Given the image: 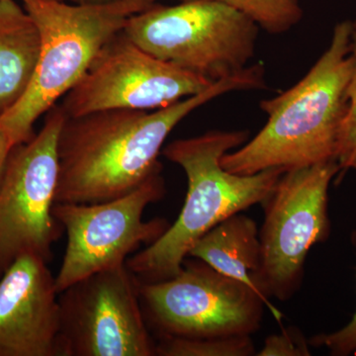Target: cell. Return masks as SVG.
Returning a JSON list of instances; mask_svg holds the SVG:
<instances>
[{
  "label": "cell",
  "mask_w": 356,
  "mask_h": 356,
  "mask_svg": "<svg viewBox=\"0 0 356 356\" xmlns=\"http://www.w3.org/2000/svg\"><path fill=\"white\" fill-rule=\"evenodd\" d=\"M264 86L261 64L172 105L110 109L67 116L58 139L56 203L105 202L130 193L161 172L159 156L173 129L194 110L232 91Z\"/></svg>",
  "instance_id": "1"
},
{
  "label": "cell",
  "mask_w": 356,
  "mask_h": 356,
  "mask_svg": "<svg viewBox=\"0 0 356 356\" xmlns=\"http://www.w3.org/2000/svg\"><path fill=\"white\" fill-rule=\"evenodd\" d=\"M351 28L353 21L337 23L330 46L305 76L280 95L262 100L266 125L222 156L225 170L250 175L337 161L353 67Z\"/></svg>",
  "instance_id": "2"
},
{
  "label": "cell",
  "mask_w": 356,
  "mask_h": 356,
  "mask_svg": "<svg viewBox=\"0 0 356 356\" xmlns=\"http://www.w3.org/2000/svg\"><path fill=\"white\" fill-rule=\"evenodd\" d=\"M248 140V131H210L163 147V156L186 175V198L175 224L126 261L138 280L156 282L177 275L201 236L227 218L268 197L285 170L271 168L241 175L221 165L225 154Z\"/></svg>",
  "instance_id": "3"
},
{
  "label": "cell",
  "mask_w": 356,
  "mask_h": 356,
  "mask_svg": "<svg viewBox=\"0 0 356 356\" xmlns=\"http://www.w3.org/2000/svg\"><path fill=\"white\" fill-rule=\"evenodd\" d=\"M22 2L38 27L41 46L24 95L0 115V125L14 146L34 137V124L39 117L76 86L104 44L123 31L129 18L149 8L156 0H115L102 4Z\"/></svg>",
  "instance_id": "4"
},
{
  "label": "cell",
  "mask_w": 356,
  "mask_h": 356,
  "mask_svg": "<svg viewBox=\"0 0 356 356\" xmlns=\"http://www.w3.org/2000/svg\"><path fill=\"white\" fill-rule=\"evenodd\" d=\"M259 27L215 0L156 2L129 18L123 32L154 57L216 83L243 72L254 57Z\"/></svg>",
  "instance_id": "5"
},
{
  "label": "cell",
  "mask_w": 356,
  "mask_h": 356,
  "mask_svg": "<svg viewBox=\"0 0 356 356\" xmlns=\"http://www.w3.org/2000/svg\"><path fill=\"white\" fill-rule=\"evenodd\" d=\"M339 172L337 161L287 170L261 203V264L254 283L278 322L282 314L269 298L287 301L299 291L307 255L313 245L329 238L327 192Z\"/></svg>",
  "instance_id": "6"
},
{
  "label": "cell",
  "mask_w": 356,
  "mask_h": 356,
  "mask_svg": "<svg viewBox=\"0 0 356 356\" xmlns=\"http://www.w3.org/2000/svg\"><path fill=\"white\" fill-rule=\"evenodd\" d=\"M195 259H185L170 280H139L147 324L159 337L252 336L259 331L266 306L261 295Z\"/></svg>",
  "instance_id": "7"
},
{
  "label": "cell",
  "mask_w": 356,
  "mask_h": 356,
  "mask_svg": "<svg viewBox=\"0 0 356 356\" xmlns=\"http://www.w3.org/2000/svg\"><path fill=\"white\" fill-rule=\"evenodd\" d=\"M62 106L47 112L34 137L11 149L0 181V277L23 255L51 259L63 227L53 215L58 177Z\"/></svg>",
  "instance_id": "8"
},
{
  "label": "cell",
  "mask_w": 356,
  "mask_h": 356,
  "mask_svg": "<svg viewBox=\"0 0 356 356\" xmlns=\"http://www.w3.org/2000/svg\"><path fill=\"white\" fill-rule=\"evenodd\" d=\"M161 173L130 193L105 202L55 204L54 217L67 238L55 276L58 293L91 274L125 264L140 245H151L165 233L170 226L165 219L144 220L147 206L165 197Z\"/></svg>",
  "instance_id": "9"
},
{
  "label": "cell",
  "mask_w": 356,
  "mask_h": 356,
  "mask_svg": "<svg viewBox=\"0 0 356 356\" xmlns=\"http://www.w3.org/2000/svg\"><path fill=\"white\" fill-rule=\"evenodd\" d=\"M137 276L125 264L58 293L60 356H154Z\"/></svg>",
  "instance_id": "10"
},
{
  "label": "cell",
  "mask_w": 356,
  "mask_h": 356,
  "mask_svg": "<svg viewBox=\"0 0 356 356\" xmlns=\"http://www.w3.org/2000/svg\"><path fill=\"white\" fill-rule=\"evenodd\" d=\"M214 83L154 57L121 31L104 44L60 105L72 117L102 110H156Z\"/></svg>",
  "instance_id": "11"
},
{
  "label": "cell",
  "mask_w": 356,
  "mask_h": 356,
  "mask_svg": "<svg viewBox=\"0 0 356 356\" xmlns=\"http://www.w3.org/2000/svg\"><path fill=\"white\" fill-rule=\"evenodd\" d=\"M60 305L48 262L23 255L0 280V356H60Z\"/></svg>",
  "instance_id": "12"
},
{
  "label": "cell",
  "mask_w": 356,
  "mask_h": 356,
  "mask_svg": "<svg viewBox=\"0 0 356 356\" xmlns=\"http://www.w3.org/2000/svg\"><path fill=\"white\" fill-rule=\"evenodd\" d=\"M41 37L36 23L16 0H0V115L27 90L38 62Z\"/></svg>",
  "instance_id": "13"
},
{
  "label": "cell",
  "mask_w": 356,
  "mask_h": 356,
  "mask_svg": "<svg viewBox=\"0 0 356 356\" xmlns=\"http://www.w3.org/2000/svg\"><path fill=\"white\" fill-rule=\"evenodd\" d=\"M188 257L200 259L257 292L254 275L261 264V242L252 218L236 213L220 222L194 243Z\"/></svg>",
  "instance_id": "14"
},
{
  "label": "cell",
  "mask_w": 356,
  "mask_h": 356,
  "mask_svg": "<svg viewBox=\"0 0 356 356\" xmlns=\"http://www.w3.org/2000/svg\"><path fill=\"white\" fill-rule=\"evenodd\" d=\"M257 355L252 336L220 337H159V356H252Z\"/></svg>",
  "instance_id": "15"
},
{
  "label": "cell",
  "mask_w": 356,
  "mask_h": 356,
  "mask_svg": "<svg viewBox=\"0 0 356 356\" xmlns=\"http://www.w3.org/2000/svg\"><path fill=\"white\" fill-rule=\"evenodd\" d=\"M247 16L269 34L290 31L303 18L300 0H215Z\"/></svg>",
  "instance_id": "16"
},
{
  "label": "cell",
  "mask_w": 356,
  "mask_h": 356,
  "mask_svg": "<svg viewBox=\"0 0 356 356\" xmlns=\"http://www.w3.org/2000/svg\"><path fill=\"white\" fill-rule=\"evenodd\" d=\"M351 57L353 67L348 89V109L337 156L341 170L353 168L356 163V20L353 21L351 28Z\"/></svg>",
  "instance_id": "17"
},
{
  "label": "cell",
  "mask_w": 356,
  "mask_h": 356,
  "mask_svg": "<svg viewBox=\"0 0 356 356\" xmlns=\"http://www.w3.org/2000/svg\"><path fill=\"white\" fill-rule=\"evenodd\" d=\"M310 343L298 327L283 329L266 337L257 356H310Z\"/></svg>",
  "instance_id": "18"
},
{
  "label": "cell",
  "mask_w": 356,
  "mask_h": 356,
  "mask_svg": "<svg viewBox=\"0 0 356 356\" xmlns=\"http://www.w3.org/2000/svg\"><path fill=\"white\" fill-rule=\"evenodd\" d=\"M311 346L325 348L332 355H356V310L346 327L331 334H321L309 339Z\"/></svg>",
  "instance_id": "19"
},
{
  "label": "cell",
  "mask_w": 356,
  "mask_h": 356,
  "mask_svg": "<svg viewBox=\"0 0 356 356\" xmlns=\"http://www.w3.org/2000/svg\"><path fill=\"white\" fill-rule=\"evenodd\" d=\"M14 145L8 134L0 125V181H1L2 175H3L4 168H6L7 159L10 154L11 149Z\"/></svg>",
  "instance_id": "20"
},
{
  "label": "cell",
  "mask_w": 356,
  "mask_h": 356,
  "mask_svg": "<svg viewBox=\"0 0 356 356\" xmlns=\"http://www.w3.org/2000/svg\"><path fill=\"white\" fill-rule=\"evenodd\" d=\"M56 1L67 2V3L72 4H102L108 3L115 0H56Z\"/></svg>",
  "instance_id": "21"
},
{
  "label": "cell",
  "mask_w": 356,
  "mask_h": 356,
  "mask_svg": "<svg viewBox=\"0 0 356 356\" xmlns=\"http://www.w3.org/2000/svg\"><path fill=\"white\" fill-rule=\"evenodd\" d=\"M353 168H355V170H356V163H355V165L353 166Z\"/></svg>",
  "instance_id": "22"
},
{
  "label": "cell",
  "mask_w": 356,
  "mask_h": 356,
  "mask_svg": "<svg viewBox=\"0 0 356 356\" xmlns=\"http://www.w3.org/2000/svg\"><path fill=\"white\" fill-rule=\"evenodd\" d=\"M21 1H22V0H21Z\"/></svg>",
  "instance_id": "23"
}]
</instances>
